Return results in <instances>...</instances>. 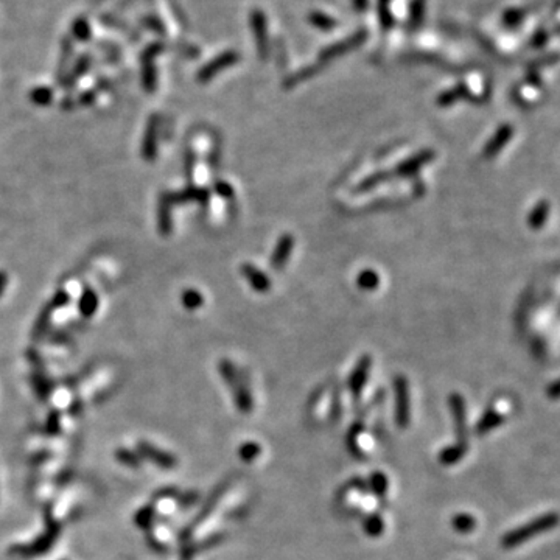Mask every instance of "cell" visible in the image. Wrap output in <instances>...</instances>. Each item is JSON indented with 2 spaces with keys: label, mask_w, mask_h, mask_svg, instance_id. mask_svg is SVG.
Instances as JSON below:
<instances>
[{
  "label": "cell",
  "mask_w": 560,
  "mask_h": 560,
  "mask_svg": "<svg viewBox=\"0 0 560 560\" xmlns=\"http://www.w3.org/2000/svg\"><path fill=\"white\" fill-rule=\"evenodd\" d=\"M219 369H222L223 378L228 381V383L230 385L232 391H234V396H235L238 408H240L243 413H249V411H251V408H252L251 396H249L246 392V389H244L241 386L240 380H238L237 374L234 372V367H232L228 361H223L222 366H219Z\"/></svg>",
  "instance_id": "6da1fadb"
},
{
  "label": "cell",
  "mask_w": 560,
  "mask_h": 560,
  "mask_svg": "<svg viewBox=\"0 0 560 560\" xmlns=\"http://www.w3.org/2000/svg\"><path fill=\"white\" fill-rule=\"evenodd\" d=\"M396 420L400 428H407L409 424L408 383L403 377L396 378Z\"/></svg>",
  "instance_id": "7a4b0ae2"
},
{
  "label": "cell",
  "mask_w": 560,
  "mask_h": 560,
  "mask_svg": "<svg viewBox=\"0 0 560 560\" xmlns=\"http://www.w3.org/2000/svg\"><path fill=\"white\" fill-rule=\"evenodd\" d=\"M369 369H371V358H369V356H365V358L360 360L358 366L355 367L352 377H350V380H349L350 392H352L355 397H358L361 394L363 388H365L367 375H369Z\"/></svg>",
  "instance_id": "3957f363"
},
{
  "label": "cell",
  "mask_w": 560,
  "mask_h": 560,
  "mask_svg": "<svg viewBox=\"0 0 560 560\" xmlns=\"http://www.w3.org/2000/svg\"><path fill=\"white\" fill-rule=\"evenodd\" d=\"M291 249H293V237L291 235H283L277 243L276 251L272 254L271 265L274 268H282L285 265V261L288 260Z\"/></svg>",
  "instance_id": "277c9868"
},
{
  "label": "cell",
  "mask_w": 560,
  "mask_h": 560,
  "mask_svg": "<svg viewBox=\"0 0 560 560\" xmlns=\"http://www.w3.org/2000/svg\"><path fill=\"white\" fill-rule=\"evenodd\" d=\"M241 271H243V276L246 277L249 282H251L252 287L257 291H263L265 293V291L270 290V287H271L270 279H268L263 272H260L257 268H254L251 265H244L241 268Z\"/></svg>",
  "instance_id": "5b68a950"
},
{
  "label": "cell",
  "mask_w": 560,
  "mask_h": 560,
  "mask_svg": "<svg viewBox=\"0 0 560 560\" xmlns=\"http://www.w3.org/2000/svg\"><path fill=\"white\" fill-rule=\"evenodd\" d=\"M434 158V153L433 151H422L419 154H416L413 159L407 160V162L402 164L397 169V173H400V175H413L417 170L420 169L422 165H425L427 162H430V160Z\"/></svg>",
  "instance_id": "8992f818"
},
{
  "label": "cell",
  "mask_w": 560,
  "mask_h": 560,
  "mask_svg": "<svg viewBox=\"0 0 560 560\" xmlns=\"http://www.w3.org/2000/svg\"><path fill=\"white\" fill-rule=\"evenodd\" d=\"M378 282L380 280H378L377 272L371 271V270L363 271L358 277V285L363 290H375L378 287Z\"/></svg>",
  "instance_id": "52a82bcc"
},
{
  "label": "cell",
  "mask_w": 560,
  "mask_h": 560,
  "mask_svg": "<svg viewBox=\"0 0 560 560\" xmlns=\"http://www.w3.org/2000/svg\"><path fill=\"white\" fill-rule=\"evenodd\" d=\"M464 451H466V449H464V446H461L460 449V445H456V446H450V449H446V450H444L442 453H440V456H439V460H440V462L442 464H455L457 460H460V457L464 455Z\"/></svg>",
  "instance_id": "ba28073f"
},
{
  "label": "cell",
  "mask_w": 560,
  "mask_h": 560,
  "mask_svg": "<svg viewBox=\"0 0 560 560\" xmlns=\"http://www.w3.org/2000/svg\"><path fill=\"white\" fill-rule=\"evenodd\" d=\"M365 529H366V532L371 535V537H378V535L383 532V529H385L383 520H381V518L377 515L369 517L365 523Z\"/></svg>",
  "instance_id": "9c48e42d"
},
{
  "label": "cell",
  "mask_w": 560,
  "mask_h": 560,
  "mask_svg": "<svg viewBox=\"0 0 560 560\" xmlns=\"http://www.w3.org/2000/svg\"><path fill=\"white\" fill-rule=\"evenodd\" d=\"M372 488L375 491V493L380 497H383L386 492H388V480L385 478L381 473H375L372 476Z\"/></svg>",
  "instance_id": "30bf717a"
},
{
  "label": "cell",
  "mask_w": 560,
  "mask_h": 560,
  "mask_svg": "<svg viewBox=\"0 0 560 560\" xmlns=\"http://www.w3.org/2000/svg\"><path fill=\"white\" fill-rule=\"evenodd\" d=\"M201 294L196 293V291H187L186 294H184V303H186L187 307L190 308H196L198 305H201Z\"/></svg>",
  "instance_id": "8fae6325"
},
{
  "label": "cell",
  "mask_w": 560,
  "mask_h": 560,
  "mask_svg": "<svg viewBox=\"0 0 560 560\" xmlns=\"http://www.w3.org/2000/svg\"><path fill=\"white\" fill-rule=\"evenodd\" d=\"M260 453V449L257 445H254V444H248V445H244L243 449H241V457L243 460H246V461H251V460H254L255 456H257Z\"/></svg>",
  "instance_id": "7c38bea8"
},
{
  "label": "cell",
  "mask_w": 560,
  "mask_h": 560,
  "mask_svg": "<svg viewBox=\"0 0 560 560\" xmlns=\"http://www.w3.org/2000/svg\"><path fill=\"white\" fill-rule=\"evenodd\" d=\"M217 190H218L219 193L226 195V196H230V195H232V189L228 186V184H223V182L217 184Z\"/></svg>",
  "instance_id": "4fadbf2b"
}]
</instances>
